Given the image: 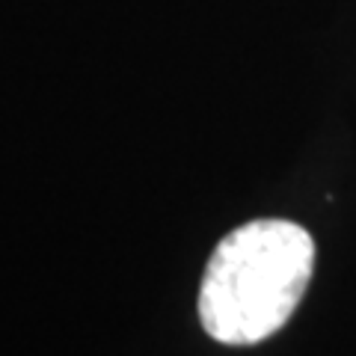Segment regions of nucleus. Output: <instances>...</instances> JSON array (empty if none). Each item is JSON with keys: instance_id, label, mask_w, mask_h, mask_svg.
<instances>
[{"instance_id": "nucleus-1", "label": "nucleus", "mask_w": 356, "mask_h": 356, "mask_svg": "<svg viewBox=\"0 0 356 356\" xmlns=\"http://www.w3.org/2000/svg\"><path fill=\"white\" fill-rule=\"evenodd\" d=\"M315 241L291 220H252L217 243L199 285V321L222 344L270 339L303 300Z\"/></svg>"}]
</instances>
